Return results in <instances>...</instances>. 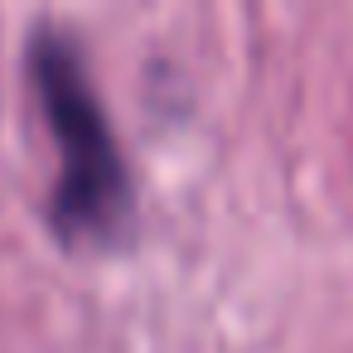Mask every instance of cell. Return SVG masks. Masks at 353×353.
Returning <instances> with one entry per match:
<instances>
[{
	"mask_svg": "<svg viewBox=\"0 0 353 353\" xmlns=\"http://www.w3.org/2000/svg\"><path fill=\"white\" fill-rule=\"evenodd\" d=\"M30 73L44 102V121L63 155L59 184H54V228L68 242H112L131 218V179L121 170V155L92 97V83L73 44L54 30L34 34Z\"/></svg>",
	"mask_w": 353,
	"mask_h": 353,
	"instance_id": "cell-1",
	"label": "cell"
}]
</instances>
